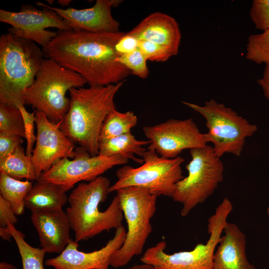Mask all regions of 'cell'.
<instances>
[{"instance_id": "obj_1", "label": "cell", "mask_w": 269, "mask_h": 269, "mask_svg": "<svg viewBox=\"0 0 269 269\" xmlns=\"http://www.w3.org/2000/svg\"><path fill=\"white\" fill-rule=\"evenodd\" d=\"M42 48L45 58L82 76L89 86L124 81L131 73L117 61L116 45L125 33L58 30Z\"/></svg>"}, {"instance_id": "obj_2", "label": "cell", "mask_w": 269, "mask_h": 269, "mask_svg": "<svg viewBox=\"0 0 269 269\" xmlns=\"http://www.w3.org/2000/svg\"><path fill=\"white\" fill-rule=\"evenodd\" d=\"M124 81L108 86L73 88L69 91V109L60 128L75 144L92 156L99 154L100 134L104 121L116 106L115 96Z\"/></svg>"}, {"instance_id": "obj_3", "label": "cell", "mask_w": 269, "mask_h": 269, "mask_svg": "<svg viewBox=\"0 0 269 269\" xmlns=\"http://www.w3.org/2000/svg\"><path fill=\"white\" fill-rule=\"evenodd\" d=\"M110 186L109 179L100 176L91 181L79 183L68 196L66 212L77 243L123 226L124 214L117 195L106 210H99Z\"/></svg>"}, {"instance_id": "obj_4", "label": "cell", "mask_w": 269, "mask_h": 269, "mask_svg": "<svg viewBox=\"0 0 269 269\" xmlns=\"http://www.w3.org/2000/svg\"><path fill=\"white\" fill-rule=\"evenodd\" d=\"M45 56L36 43L7 32L0 37V103L25 105L23 93L33 83Z\"/></svg>"}, {"instance_id": "obj_5", "label": "cell", "mask_w": 269, "mask_h": 269, "mask_svg": "<svg viewBox=\"0 0 269 269\" xmlns=\"http://www.w3.org/2000/svg\"><path fill=\"white\" fill-rule=\"evenodd\" d=\"M86 84L79 74L45 57L33 84L23 93L24 103L44 114L51 121L59 123L70 108L67 92Z\"/></svg>"}, {"instance_id": "obj_6", "label": "cell", "mask_w": 269, "mask_h": 269, "mask_svg": "<svg viewBox=\"0 0 269 269\" xmlns=\"http://www.w3.org/2000/svg\"><path fill=\"white\" fill-rule=\"evenodd\" d=\"M232 210L230 200L224 198L208 219L207 231L210 237L206 244H198L189 251L168 254L165 252L166 243L161 241L148 248L141 257L140 261L156 269H213L215 249Z\"/></svg>"}, {"instance_id": "obj_7", "label": "cell", "mask_w": 269, "mask_h": 269, "mask_svg": "<svg viewBox=\"0 0 269 269\" xmlns=\"http://www.w3.org/2000/svg\"><path fill=\"white\" fill-rule=\"evenodd\" d=\"M116 192L128 229L123 245L111 258L110 266L114 268L126 266L133 257L141 254L152 232L150 220L156 211L157 197L145 189L134 186Z\"/></svg>"}, {"instance_id": "obj_8", "label": "cell", "mask_w": 269, "mask_h": 269, "mask_svg": "<svg viewBox=\"0 0 269 269\" xmlns=\"http://www.w3.org/2000/svg\"><path fill=\"white\" fill-rule=\"evenodd\" d=\"M182 103L202 115L206 120L208 132L205 134L207 142L213 144L215 154L221 157L225 153L239 156L247 138L258 130L231 108L211 99L203 106L186 101Z\"/></svg>"}, {"instance_id": "obj_9", "label": "cell", "mask_w": 269, "mask_h": 269, "mask_svg": "<svg viewBox=\"0 0 269 269\" xmlns=\"http://www.w3.org/2000/svg\"><path fill=\"white\" fill-rule=\"evenodd\" d=\"M190 153L191 159L185 167L188 174L176 183L171 197L182 205L183 217L204 203L224 179L223 163L212 146L191 149Z\"/></svg>"}, {"instance_id": "obj_10", "label": "cell", "mask_w": 269, "mask_h": 269, "mask_svg": "<svg viewBox=\"0 0 269 269\" xmlns=\"http://www.w3.org/2000/svg\"><path fill=\"white\" fill-rule=\"evenodd\" d=\"M142 158L143 163L137 167L124 165L117 170V180L111 185L109 193L134 186L145 189L157 197H171L176 183L184 177L181 168L183 157L166 158L147 148Z\"/></svg>"}, {"instance_id": "obj_11", "label": "cell", "mask_w": 269, "mask_h": 269, "mask_svg": "<svg viewBox=\"0 0 269 269\" xmlns=\"http://www.w3.org/2000/svg\"><path fill=\"white\" fill-rule=\"evenodd\" d=\"M129 159L123 155L92 156L80 146L76 147L73 158L58 161L38 179L47 181L62 187L66 192L82 182H90L117 165H124Z\"/></svg>"}, {"instance_id": "obj_12", "label": "cell", "mask_w": 269, "mask_h": 269, "mask_svg": "<svg viewBox=\"0 0 269 269\" xmlns=\"http://www.w3.org/2000/svg\"><path fill=\"white\" fill-rule=\"evenodd\" d=\"M144 135L150 141L147 148L154 150L166 158L179 156L184 150L200 148L207 145L192 119H169L160 124L143 127Z\"/></svg>"}, {"instance_id": "obj_13", "label": "cell", "mask_w": 269, "mask_h": 269, "mask_svg": "<svg viewBox=\"0 0 269 269\" xmlns=\"http://www.w3.org/2000/svg\"><path fill=\"white\" fill-rule=\"evenodd\" d=\"M0 21L11 25L8 32L41 45H46L57 34L46 30L70 29L64 19L55 11L45 7L42 9L31 5H22L19 11L0 9Z\"/></svg>"}, {"instance_id": "obj_14", "label": "cell", "mask_w": 269, "mask_h": 269, "mask_svg": "<svg viewBox=\"0 0 269 269\" xmlns=\"http://www.w3.org/2000/svg\"><path fill=\"white\" fill-rule=\"evenodd\" d=\"M60 123H54L43 113L36 112V140L31 158L38 179L58 161L74 156L75 144L62 131Z\"/></svg>"}, {"instance_id": "obj_15", "label": "cell", "mask_w": 269, "mask_h": 269, "mask_svg": "<svg viewBox=\"0 0 269 269\" xmlns=\"http://www.w3.org/2000/svg\"><path fill=\"white\" fill-rule=\"evenodd\" d=\"M126 236V231L122 226L105 246L91 252L80 251L78 243L71 239L61 253L47 259L44 264L55 269H108L113 255L122 247Z\"/></svg>"}, {"instance_id": "obj_16", "label": "cell", "mask_w": 269, "mask_h": 269, "mask_svg": "<svg viewBox=\"0 0 269 269\" xmlns=\"http://www.w3.org/2000/svg\"><path fill=\"white\" fill-rule=\"evenodd\" d=\"M122 2L120 0H97L95 4L84 9H63L42 2L36 4L56 12L70 29L90 32H118L120 23L112 15L111 9Z\"/></svg>"}, {"instance_id": "obj_17", "label": "cell", "mask_w": 269, "mask_h": 269, "mask_svg": "<svg viewBox=\"0 0 269 269\" xmlns=\"http://www.w3.org/2000/svg\"><path fill=\"white\" fill-rule=\"evenodd\" d=\"M31 220L35 228L41 248L48 253H61L70 240V223L62 209L31 212Z\"/></svg>"}, {"instance_id": "obj_18", "label": "cell", "mask_w": 269, "mask_h": 269, "mask_svg": "<svg viewBox=\"0 0 269 269\" xmlns=\"http://www.w3.org/2000/svg\"><path fill=\"white\" fill-rule=\"evenodd\" d=\"M138 40L160 45L172 55L178 54L181 34L178 23L173 17L160 12L149 14L127 32Z\"/></svg>"}, {"instance_id": "obj_19", "label": "cell", "mask_w": 269, "mask_h": 269, "mask_svg": "<svg viewBox=\"0 0 269 269\" xmlns=\"http://www.w3.org/2000/svg\"><path fill=\"white\" fill-rule=\"evenodd\" d=\"M223 231L214 253L213 269H256L248 260L246 238L240 228L227 222Z\"/></svg>"}, {"instance_id": "obj_20", "label": "cell", "mask_w": 269, "mask_h": 269, "mask_svg": "<svg viewBox=\"0 0 269 269\" xmlns=\"http://www.w3.org/2000/svg\"><path fill=\"white\" fill-rule=\"evenodd\" d=\"M66 191L58 185L37 179L25 199V207L31 212L62 209L68 202Z\"/></svg>"}, {"instance_id": "obj_21", "label": "cell", "mask_w": 269, "mask_h": 269, "mask_svg": "<svg viewBox=\"0 0 269 269\" xmlns=\"http://www.w3.org/2000/svg\"><path fill=\"white\" fill-rule=\"evenodd\" d=\"M149 143L148 140L137 139L131 132L111 138L100 140L99 155L104 156L121 155L142 164L143 158H137L134 154L142 157L147 149L144 146Z\"/></svg>"}, {"instance_id": "obj_22", "label": "cell", "mask_w": 269, "mask_h": 269, "mask_svg": "<svg viewBox=\"0 0 269 269\" xmlns=\"http://www.w3.org/2000/svg\"><path fill=\"white\" fill-rule=\"evenodd\" d=\"M33 184L0 172V196L10 206L16 215H22L25 207V199Z\"/></svg>"}, {"instance_id": "obj_23", "label": "cell", "mask_w": 269, "mask_h": 269, "mask_svg": "<svg viewBox=\"0 0 269 269\" xmlns=\"http://www.w3.org/2000/svg\"><path fill=\"white\" fill-rule=\"evenodd\" d=\"M0 172L18 180H37L31 157L28 156L22 145L10 155L0 160Z\"/></svg>"}, {"instance_id": "obj_24", "label": "cell", "mask_w": 269, "mask_h": 269, "mask_svg": "<svg viewBox=\"0 0 269 269\" xmlns=\"http://www.w3.org/2000/svg\"><path fill=\"white\" fill-rule=\"evenodd\" d=\"M137 124V118L132 111L121 113L114 108L103 123L99 140L115 137L131 132Z\"/></svg>"}, {"instance_id": "obj_25", "label": "cell", "mask_w": 269, "mask_h": 269, "mask_svg": "<svg viewBox=\"0 0 269 269\" xmlns=\"http://www.w3.org/2000/svg\"><path fill=\"white\" fill-rule=\"evenodd\" d=\"M7 228L17 245L21 259L22 269H44L45 251L29 245L24 240V234L16 229L14 225L8 224Z\"/></svg>"}, {"instance_id": "obj_26", "label": "cell", "mask_w": 269, "mask_h": 269, "mask_svg": "<svg viewBox=\"0 0 269 269\" xmlns=\"http://www.w3.org/2000/svg\"><path fill=\"white\" fill-rule=\"evenodd\" d=\"M0 133L25 138L23 119L17 107L0 103Z\"/></svg>"}, {"instance_id": "obj_27", "label": "cell", "mask_w": 269, "mask_h": 269, "mask_svg": "<svg viewBox=\"0 0 269 269\" xmlns=\"http://www.w3.org/2000/svg\"><path fill=\"white\" fill-rule=\"evenodd\" d=\"M246 57L258 64H269V29L249 37Z\"/></svg>"}, {"instance_id": "obj_28", "label": "cell", "mask_w": 269, "mask_h": 269, "mask_svg": "<svg viewBox=\"0 0 269 269\" xmlns=\"http://www.w3.org/2000/svg\"><path fill=\"white\" fill-rule=\"evenodd\" d=\"M147 61L138 48L117 59V61L126 67L131 73L141 79L146 78L149 73Z\"/></svg>"}, {"instance_id": "obj_29", "label": "cell", "mask_w": 269, "mask_h": 269, "mask_svg": "<svg viewBox=\"0 0 269 269\" xmlns=\"http://www.w3.org/2000/svg\"><path fill=\"white\" fill-rule=\"evenodd\" d=\"M250 15L257 29L263 31L269 29V0H254Z\"/></svg>"}, {"instance_id": "obj_30", "label": "cell", "mask_w": 269, "mask_h": 269, "mask_svg": "<svg viewBox=\"0 0 269 269\" xmlns=\"http://www.w3.org/2000/svg\"><path fill=\"white\" fill-rule=\"evenodd\" d=\"M138 48L146 59L151 61L163 62L173 56L165 47L146 40H139Z\"/></svg>"}, {"instance_id": "obj_31", "label": "cell", "mask_w": 269, "mask_h": 269, "mask_svg": "<svg viewBox=\"0 0 269 269\" xmlns=\"http://www.w3.org/2000/svg\"><path fill=\"white\" fill-rule=\"evenodd\" d=\"M20 110L23 119L25 138L26 140V154L32 156L33 145L36 142V134H34V124H35L36 110L32 113L28 112L24 105L18 108Z\"/></svg>"}, {"instance_id": "obj_32", "label": "cell", "mask_w": 269, "mask_h": 269, "mask_svg": "<svg viewBox=\"0 0 269 269\" xmlns=\"http://www.w3.org/2000/svg\"><path fill=\"white\" fill-rule=\"evenodd\" d=\"M21 136L0 133V160L12 153L23 143Z\"/></svg>"}, {"instance_id": "obj_33", "label": "cell", "mask_w": 269, "mask_h": 269, "mask_svg": "<svg viewBox=\"0 0 269 269\" xmlns=\"http://www.w3.org/2000/svg\"><path fill=\"white\" fill-rule=\"evenodd\" d=\"M17 222L16 215L8 203L0 196V228H6L8 224Z\"/></svg>"}, {"instance_id": "obj_34", "label": "cell", "mask_w": 269, "mask_h": 269, "mask_svg": "<svg viewBox=\"0 0 269 269\" xmlns=\"http://www.w3.org/2000/svg\"><path fill=\"white\" fill-rule=\"evenodd\" d=\"M139 40L125 33L116 45V50L119 56L131 52L138 48Z\"/></svg>"}, {"instance_id": "obj_35", "label": "cell", "mask_w": 269, "mask_h": 269, "mask_svg": "<svg viewBox=\"0 0 269 269\" xmlns=\"http://www.w3.org/2000/svg\"><path fill=\"white\" fill-rule=\"evenodd\" d=\"M263 76L257 81L262 88L264 96L269 101V64L265 65Z\"/></svg>"}, {"instance_id": "obj_36", "label": "cell", "mask_w": 269, "mask_h": 269, "mask_svg": "<svg viewBox=\"0 0 269 269\" xmlns=\"http://www.w3.org/2000/svg\"><path fill=\"white\" fill-rule=\"evenodd\" d=\"M0 236L2 239L6 241H9L12 238L10 233L8 232L7 228H0Z\"/></svg>"}, {"instance_id": "obj_37", "label": "cell", "mask_w": 269, "mask_h": 269, "mask_svg": "<svg viewBox=\"0 0 269 269\" xmlns=\"http://www.w3.org/2000/svg\"><path fill=\"white\" fill-rule=\"evenodd\" d=\"M128 269H156L153 266L143 264L141 265H134L129 268Z\"/></svg>"}, {"instance_id": "obj_38", "label": "cell", "mask_w": 269, "mask_h": 269, "mask_svg": "<svg viewBox=\"0 0 269 269\" xmlns=\"http://www.w3.org/2000/svg\"><path fill=\"white\" fill-rule=\"evenodd\" d=\"M0 269H16L15 266L5 262L0 263Z\"/></svg>"}, {"instance_id": "obj_39", "label": "cell", "mask_w": 269, "mask_h": 269, "mask_svg": "<svg viewBox=\"0 0 269 269\" xmlns=\"http://www.w3.org/2000/svg\"><path fill=\"white\" fill-rule=\"evenodd\" d=\"M71 1V0H58L57 3L62 6H68Z\"/></svg>"}, {"instance_id": "obj_40", "label": "cell", "mask_w": 269, "mask_h": 269, "mask_svg": "<svg viewBox=\"0 0 269 269\" xmlns=\"http://www.w3.org/2000/svg\"><path fill=\"white\" fill-rule=\"evenodd\" d=\"M46 1L50 4L49 5L51 6L54 2V0H46Z\"/></svg>"}, {"instance_id": "obj_41", "label": "cell", "mask_w": 269, "mask_h": 269, "mask_svg": "<svg viewBox=\"0 0 269 269\" xmlns=\"http://www.w3.org/2000/svg\"><path fill=\"white\" fill-rule=\"evenodd\" d=\"M267 213H268V216L269 217V206H268V207L267 208Z\"/></svg>"}]
</instances>
